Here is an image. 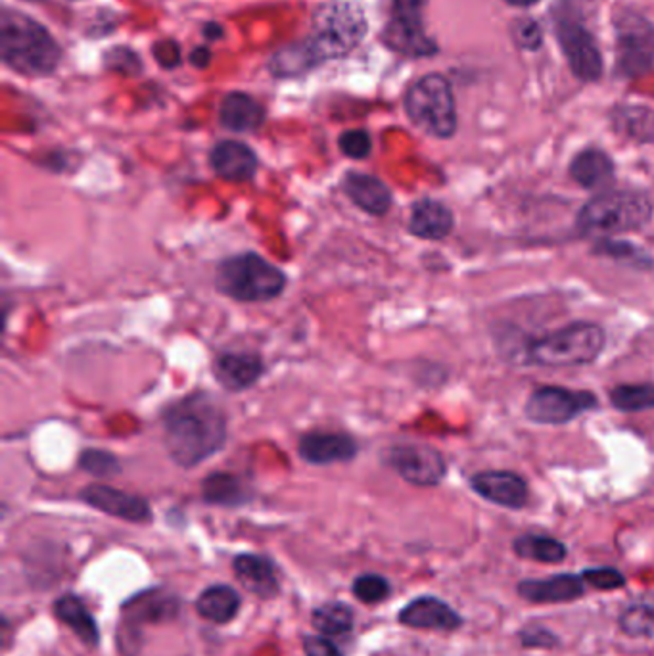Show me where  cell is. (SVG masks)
Segmentation results:
<instances>
[{"instance_id": "7c38bea8", "label": "cell", "mask_w": 654, "mask_h": 656, "mask_svg": "<svg viewBox=\"0 0 654 656\" xmlns=\"http://www.w3.org/2000/svg\"><path fill=\"white\" fill-rule=\"evenodd\" d=\"M597 405V398L589 392H572L568 388H537L529 395L524 413L532 423L567 424L576 416Z\"/></svg>"}, {"instance_id": "44dd1931", "label": "cell", "mask_w": 654, "mask_h": 656, "mask_svg": "<svg viewBox=\"0 0 654 656\" xmlns=\"http://www.w3.org/2000/svg\"><path fill=\"white\" fill-rule=\"evenodd\" d=\"M236 578L246 590L261 599H271L279 593L280 583L277 570L267 557L261 554H238L233 562Z\"/></svg>"}, {"instance_id": "52a82bcc", "label": "cell", "mask_w": 654, "mask_h": 656, "mask_svg": "<svg viewBox=\"0 0 654 656\" xmlns=\"http://www.w3.org/2000/svg\"><path fill=\"white\" fill-rule=\"evenodd\" d=\"M604 330L593 322H573L529 346L528 363L539 367H580L597 361L604 350Z\"/></svg>"}, {"instance_id": "d4e9b609", "label": "cell", "mask_w": 654, "mask_h": 656, "mask_svg": "<svg viewBox=\"0 0 654 656\" xmlns=\"http://www.w3.org/2000/svg\"><path fill=\"white\" fill-rule=\"evenodd\" d=\"M202 497L210 505L219 507H240L250 501L248 484L236 474L214 473L202 482Z\"/></svg>"}, {"instance_id": "d6a6232c", "label": "cell", "mask_w": 654, "mask_h": 656, "mask_svg": "<svg viewBox=\"0 0 654 656\" xmlns=\"http://www.w3.org/2000/svg\"><path fill=\"white\" fill-rule=\"evenodd\" d=\"M622 632L632 637H653L654 635V601H643L628 606L620 616Z\"/></svg>"}, {"instance_id": "1f68e13d", "label": "cell", "mask_w": 654, "mask_h": 656, "mask_svg": "<svg viewBox=\"0 0 654 656\" xmlns=\"http://www.w3.org/2000/svg\"><path fill=\"white\" fill-rule=\"evenodd\" d=\"M176 599L171 595H140L132 603L127 605V614L137 620H147V622H162V620L175 616Z\"/></svg>"}, {"instance_id": "f6af8a7d", "label": "cell", "mask_w": 654, "mask_h": 656, "mask_svg": "<svg viewBox=\"0 0 654 656\" xmlns=\"http://www.w3.org/2000/svg\"><path fill=\"white\" fill-rule=\"evenodd\" d=\"M505 2H508V4H513V7L529 8L534 7V4H537L539 0H505Z\"/></svg>"}, {"instance_id": "6da1fadb", "label": "cell", "mask_w": 654, "mask_h": 656, "mask_svg": "<svg viewBox=\"0 0 654 656\" xmlns=\"http://www.w3.org/2000/svg\"><path fill=\"white\" fill-rule=\"evenodd\" d=\"M162 426L165 449L179 467H196L227 444V413L207 392H192L171 403Z\"/></svg>"}, {"instance_id": "74e56055", "label": "cell", "mask_w": 654, "mask_h": 656, "mask_svg": "<svg viewBox=\"0 0 654 656\" xmlns=\"http://www.w3.org/2000/svg\"><path fill=\"white\" fill-rule=\"evenodd\" d=\"M106 66L114 70V72L126 73V75H135L142 70L140 59L135 52L129 49H114V51L106 54Z\"/></svg>"}, {"instance_id": "30bf717a", "label": "cell", "mask_w": 654, "mask_h": 656, "mask_svg": "<svg viewBox=\"0 0 654 656\" xmlns=\"http://www.w3.org/2000/svg\"><path fill=\"white\" fill-rule=\"evenodd\" d=\"M555 33L568 66L578 80L591 83L603 75V56L593 35L586 30L580 18L567 12L555 14Z\"/></svg>"}, {"instance_id": "d590c367", "label": "cell", "mask_w": 654, "mask_h": 656, "mask_svg": "<svg viewBox=\"0 0 654 656\" xmlns=\"http://www.w3.org/2000/svg\"><path fill=\"white\" fill-rule=\"evenodd\" d=\"M340 150L352 160H363L373 150V140L365 129H352L342 133L339 139Z\"/></svg>"}, {"instance_id": "ffe728a7", "label": "cell", "mask_w": 654, "mask_h": 656, "mask_svg": "<svg viewBox=\"0 0 654 656\" xmlns=\"http://www.w3.org/2000/svg\"><path fill=\"white\" fill-rule=\"evenodd\" d=\"M453 213L448 205L432 198L415 202L409 215V233L422 241H443L453 231Z\"/></svg>"}, {"instance_id": "ac0fdd59", "label": "cell", "mask_w": 654, "mask_h": 656, "mask_svg": "<svg viewBox=\"0 0 654 656\" xmlns=\"http://www.w3.org/2000/svg\"><path fill=\"white\" fill-rule=\"evenodd\" d=\"M342 189H344L346 197L352 200L353 204L357 205L363 212L368 213V215L383 218V215L390 212L392 200H394L392 190L378 177L360 173V171H350L342 181Z\"/></svg>"}, {"instance_id": "b9f144b4", "label": "cell", "mask_w": 654, "mask_h": 656, "mask_svg": "<svg viewBox=\"0 0 654 656\" xmlns=\"http://www.w3.org/2000/svg\"><path fill=\"white\" fill-rule=\"evenodd\" d=\"M524 645L528 647H549L555 643L553 637L547 629H539V627H532L526 634L523 635Z\"/></svg>"}, {"instance_id": "3957f363", "label": "cell", "mask_w": 654, "mask_h": 656, "mask_svg": "<svg viewBox=\"0 0 654 656\" xmlns=\"http://www.w3.org/2000/svg\"><path fill=\"white\" fill-rule=\"evenodd\" d=\"M285 271L256 252L233 255L217 265L215 286L236 301L258 304L279 298L287 288Z\"/></svg>"}, {"instance_id": "83f0119b", "label": "cell", "mask_w": 654, "mask_h": 656, "mask_svg": "<svg viewBox=\"0 0 654 656\" xmlns=\"http://www.w3.org/2000/svg\"><path fill=\"white\" fill-rule=\"evenodd\" d=\"M321 64V59L311 49L308 39L303 43L288 44L285 49L272 54L269 67L279 77H296L313 70Z\"/></svg>"}, {"instance_id": "9a60e30c", "label": "cell", "mask_w": 654, "mask_h": 656, "mask_svg": "<svg viewBox=\"0 0 654 656\" xmlns=\"http://www.w3.org/2000/svg\"><path fill=\"white\" fill-rule=\"evenodd\" d=\"M471 486L485 501L507 509H523L528 504V484L523 476L508 470L474 474Z\"/></svg>"}, {"instance_id": "4fadbf2b", "label": "cell", "mask_w": 654, "mask_h": 656, "mask_svg": "<svg viewBox=\"0 0 654 656\" xmlns=\"http://www.w3.org/2000/svg\"><path fill=\"white\" fill-rule=\"evenodd\" d=\"M79 499L88 507L96 510H103L104 515L121 518L127 522L135 525H144L152 520V510L147 499L140 496H132L121 489L110 488L104 484H93L87 486L79 494Z\"/></svg>"}, {"instance_id": "5b68a950", "label": "cell", "mask_w": 654, "mask_h": 656, "mask_svg": "<svg viewBox=\"0 0 654 656\" xmlns=\"http://www.w3.org/2000/svg\"><path fill=\"white\" fill-rule=\"evenodd\" d=\"M367 31V20L352 0H329L317 8L308 43L321 62L352 52Z\"/></svg>"}, {"instance_id": "ee69618b", "label": "cell", "mask_w": 654, "mask_h": 656, "mask_svg": "<svg viewBox=\"0 0 654 656\" xmlns=\"http://www.w3.org/2000/svg\"><path fill=\"white\" fill-rule=\"evenodd\" d=\"M204 35H206L210 41L221 39V36H223V28L217 25V23H207L206 28H204Z\"/></svg>"}, {"instance_id": "8992f818", "label": "cell", "mask_w": 654, "mask_h": 656, "mask_svg": "<svg viewBox=\"0 0 654 656\" xmlns=\"http://www.w3.org/2000/svg\"><path fill=\"white\" fill-rule=\"evenodd\" d=\"M405 112L412 125L435 139H451L455 135V96L440 73H428L412 83L405 95Z\"/></svg>"}, {"instance_id": "d6986e66", "label": "cell", "mask_w": 654, "mask_h": 656, "mask_svg": "<svg viewBox=\"0 0 654 656\" xmlns=\"http://www.w3.org/2000/svg\"><path fill=\"white\" fill-rule=\"evenodd\" d=\"M399 622L417 629H441L451 632L461 626V616L440 599L420 597L405 606L399 613Z\"/></svg>"}, {"instance_id": "7a4b0ae2", "label": "cell", "mask_w": 654, "mask_h": 656, "mask_svg": "<svg viewBox=\"0 0 654 656\" xmlns=\"http://www.w3.org/2000/svg\"><path fill=\"white\" fill-rule=\"evenodd\" d=\"M0 56L25 77L51 75L60 64V46L49 30L30 15L4 10L0 18Z\"/></svg>"}, {"instance_id": "4316f807", "label": "cell", "mask_w": 654, "mask_h": 656, "mask_svg": "<svg viewBox=\"0 0 654 656\" xmlns=\"http://www.w3.org/2000/svg\"><path fill=\"white\" fill-rule=\"evenodd\" d=\"M196 611L214 624H227L240 611V595L230 585H212L200 593Z\"/></svg>"}, {"instance_id": "8fae6325", "label": "cell", "mask_w": 654, "mask_h": 656, "mask_svg": "<svg viewBox=\"0 0 654 656\" xmlns=\"http://www.w3.org/2000/svg\"><path fill=\"white\" fill-rule=\"evenodd\" d=\"M386 465L396 470L405 482L415 486H438L446 474L448 465L438 449L425 444L392 445L384 453Z\"/></svg>"}, {"instance_id": "60d3db41", "label": "cell", "mask_w": 654, "mask_h": 656, "mask_svg": "<svg viewBox=\"0 0 654 656\" xmlns=\"http://www.w3.org/2000/svg\"><path fill=\"white\" fill-rule=\"evenodd\" d=\"M152 52L163 67H175L181 62V52L175 43H168V41L156 43Z\"/></svg>"}, {"instance_id": "603a6c76", "label": "cell", "mask_w": 654, "mask_h": 656, "mask_svg": "<svg viewBox=\"0 0 654 656\" xmlns=\"http://www.w3.org/2000/svg\"><path fill=\"white\" fill-rule=\"evenodd\" d=\"M219 121L228 131H256L264 125L265 109L256 98L246 93H230L221 103Z\"/></svg>"}, {"instance_id": "277c9868", "label": "cell", "mask_w": 654, "mask_h": 656, "mask_svg": "<svg viewBox=\"0 0 654 656\" xmlns=\"http://www.w3.org/2000/svg\"><path fill=\"white\" fill-rule=\"evenodd\" d=\"M653 205L643 192L611 190L591 198L578 215V229L586 236H612L637 231L648 223Z\"/></svg>"}, {"instance_id": "2e32d148", "label": "cell", "mask_w": 654, "mask_h": 656, "mask_svg": "<svg viewBox=\"0 0 654 656\" xmlns=\"http://www.w3.org/2000/svg\"><path fill=\"white\" fill-rule=\"evenodd\" d=\"M264 359L254 351H227L214 361V377L228 392H244L264 377Z\"/></svg>"}, {"instance_id": "484cf974", "label": "cell", "mask_w": 654, "mask_h": 656, "mask_svg": "<svg viewBox=\"0 0 654 656\" xmlns=\"http://www.w3.org/2000/svg\"><path fill=\"white\" fill-rule=\"evenodd\" d=\"M54 613L60 622H64L66 626L72 627L79 639L85 645L96 647L100 642V632H98V624H96L95 616L88 613L87 606L77 595H64L54 603Z\"/></svg>"}, {"instance_id": "e0dca14e", "label": "cell", "mask_w": 654, "mask_h": 656, "mask_svg": "<svg viewBox=\"0 0 654 656\" xmlns=\"http://www.w3.org/2000/svg\"><path fill=\"white\" fill-rule=\"evenodd\" d=\"M210 166L221 179L244 182L256 176L259 161L250 146L238 140H221L210 152Z\"/></svg>"}, {"instance_id": "ab89813d", "label": "cell", "mask_w": 654, "mask_h": 656, "mask_svg": "<svg viewBox=\"0 0 654 656\" xmlns=\"http://www.w3.org/2000/svg\"><path fill=\"white\" fill-rule=\"evenodd\" d=\"M305 656H342L334 643L329 642L324 635H309L303 639Z\"/></svg>"}, {"instance_id": "ba28073f", "label": "cell", "mask_w": 654, "mask_h": 656, "mask_svg": "<svg viewBox=\"0 0 654 656\" xmlns=\"http://www.w3.org/2000/svg\"><path fill=\"white\" fill-rule=\"evenodd\" d=\"M428 0H394L390 22L384 28L383 41L390 51L407 59L435 56L438 44L425 31Z\"/></svg>"}, {"instance_id": "8d00e7d4", "label": "cell", "mask_w": 654, "mask_h": 656, "mask_svg": "<svg viewBox=\"0 0 654 656\" xmlns=\"http://www.w3.org/2000/svg\"><path fill=\"white\" fill-rule=\"evenodd\" d=\"M513 39L524 51H537L542 46L544 35L534 20H521L513 25Z\"/></svg>"}, {"instance_id": "cb8c5ba5", "label": "cell", "mask_w": 654, "mask_h": 656, "mask_svg": "<svg viewBox=\"0 0 654 656\" xmlns=\"http://www.w3.org/2000/svg\"><path fill=\"white\" fill-rule=\"evenodd\" d=\"M570 176L583 189H604L614 181V161L603 150L588 148L573 158Z\"/></svg>"}, {"instance_id": "9c48e42d", "label": "cell", "mask_w": 654, "mask_h": 656, "mask_svg": "<svg viewBox=\"0 0 654 656\" xmlns=\"http://www.w3.org/2000/svg\"><path fill=\"white\" fill-rule=\"evenodd\" d=\"M617 66L625 77H643L654 70V28L641 14H618Z\"/></svg>"}, {"instance_id": "e575fe53", "label": "cell", "mask_w": 654, "mask_h": 656, "mask_svg": "<svg viewBox=\"0 0 654 656\" xmlns=\"http://www.w3.org/2000/svg\"><path fill=\"white\" fill-rule=\"evenodd\" d=\"M352 590L361 603L375 605L390 595L392 588L386 578L378 576V574H363V576L355 578Z\"/></svg>"}, {"instance_id": "f35d334b", "label": "cell", "mask_w": 654, "mask_h": 656, "mask_svg": "<svg viewBox=\"0 0 654 656\" xmlns=\"http://www.w3.org/2000/svg\"><path fill=\"white\" fill-rule=\"evenodd\" d=\"M583 582H588L589 585H593L597 590H617V588H622L624 585L625 580L617 569H591L586 570L583 574Z\"/></svg>"}, {"instance_id": "5bb4252c", "label": "cell", "mask_w": 654, "mask_h": 656, "mask_svg": "<svg viewBox=\"0 0 654 656\" xmlns=\"http://www.w3.org/2000/svg\"><path fill=\"white\" fill-rule=\"evenodd\" d=\"M298 453L309 465L350 463L357 457L360 444L344 432H309L298 444Z\"/></svg>"}, {"instance_id": "7bdbcfd3", "label": "cell", "mask_w": 654, "mask_h": 656, "mask_svg": "<svg viewBox=\"0 0 654 656\" xmlns=\"http://www.w3.org/2000/svg\"><path fill=\"white\" fill-rule=\"evenodd\" d=\"M191 62L192 66L204 70V67L210 66V62H212V52L204 49V46H202V49H196V51L191 54Z\"/></svg>"}, {"instance_id": "f1b7e54d", "label": "cell", "mask_w": 654, "mask_h": 656, "mask_svg": "<svg viewBox=\"0 0 654 656\" xmlns=\"http://www.w3.org/2000/svg\"><path fill=\"white\" fill-rule=\"evenodd\" d=\"M516 554L523 559L537 562H560L567 557V547L549 536L526 533L513 543Z\"/></svg>"}, {"instance_id": "836d02e7", "label": "cell", "mask_w": 654, "mask_h": 656, "mask_svg": "<svg viewBox=\"0 0 654 656\" xmlns=\"http://www.w3.org/2000/svg\"><path fill=\"white\" fill-rule=\"evenodd\" d=\"M79 468L95 478H111L121 473L118 457L106 449H85L79 457Z\"/></svg>"}, {"instance_id": "f546056e", "label": "cell", "mask_w": 654, "mask_h": 656, "mask_svg": "<svg viewBox=\"0 0 654 656\" xmlns=\"http://www.w3.org/2000/svg\"><path fill=\"white\" fill-rule=\"evenodd\" d=\"M353 611L346 603L331 601L315 609L313 627L323 635H344L353 629Z\"/></svg>"}, {"instance_id": "7402d4cb", "label": "cell", "mask_w": 654, "mask_h": 656, "mask_svg": "<svg viewBox=\"0 0 654 656\" xmlns=\"http://www.w3.org/2000/svg\"><path fill=\"white\" fill-rule=\"evenodd\" d=\"M583 578L573 574L545 578V580H524L518 593L532 603H567L583 593Z\"/></svg>"}, {"instance_id": "4dcf8cb0", "label": "cell", "mask_w": 654, "mask_h": 656, "mask_svg": "<svg viewBox=\"0 0 654 656\" xmlns=\"http://www.w3.org/2000/svg\"><path fill=\"white\" fill-rule=\"evenodd\" d=\"M611 403L622 413H641L654 409V384H622L611 392Z\"/></svg>"}]
</instances>
